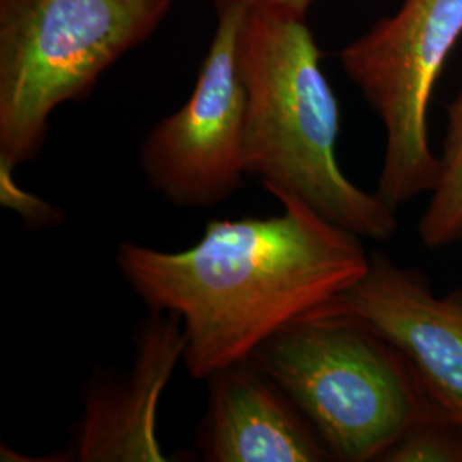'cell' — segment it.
Segmentation results:
<instances>
[{"label":"cell","mask_w":462,"mask_h":462,"mask_svg":"<svg viewBox=\"0 0 462 462\" xmlns=\"http://www.w3.org/2000/svg\"><path fill=\"white\" fill-rule=\"evenodd\" d=\"M271 217L213 219L198 244L116 248V269L151 312L182 319L189 375L208 380L252 353L300 315L362 278V238L291 196Z\"/></svg>","instance_id":"6da1fadb"},{"label":"cell","mask_w":462,"mask_h":462,"mask_svg":"<svg viewBox=\"0 0 462 462\" xmlns=\"http://www.w3.org/2000/svg\"><path fill=\"white\" fill-rule=\"evenodd\" d=\"M305 19L245 11L238 66L245 88V160L274 196H291L362 240L385 242L396 211L365 192L337 162L339 103Z\"/></svg>","instance_id":"7a4b0ae2"},{"label":"cell","mask_w":462,"mask_h":462,"mask_svg":"<svg viewBox=\"0 0 462 462\" xmlns=\"http://www.w3.org/2000/svg\"><path fill=\"white\" fill-rule=\"evenodd\" d=\"M248 360L295 402L330 461H380L433 404L399 347L337 297L286 324Z\"/></svg>","instance_id":"3957f363"},{"label":"cell","mask_w":462,"mask_h":462,"mask_svg":"<svg viewBox=\"0 0 462 462\" xmlns=\"http://www.w3.org/2000/svg\"><path fill=\"white\" fill-rule=\"evenodd\" d=\"M171 0H0V162L47 143L50 116L163 24Z\"/></svg>","instance_id":"277c9868"},{"label":"cell","mask_w":462,"mask_h":462,"mask_svg":"<svg viewBox=\"0 0 462 462\" xmlns=\"http://www.w3.org/2000/svg\"><path fill=\"white\" fill-rule=\"evenodd\" d=\"M462 36V0H402L393 16L339 51L347 79L385 129L377 196L397 211L431 192L440 171L427 133L429 103Z\"/></svg>","instance_id":"5b68a950"},{"label":"cell","mask_w":462,"mask_h":462,"mask_svg":"<svg viewBox=\"0 0 462 462\" xmlns=\"http://www.w3.org/2000/svg\"><path fill=\"white\" fill-rule=\"evenodd\" d=\"M245 11L216 14V30L189 99L160 120L141 146L149 187L183 209L216 206L248 177L245 88L238 66V36Z\"/></svg>","instance_id":"8992f818"},{"label":"cell","mask_w":462,"mask_h":462,"mask_svg":"<svg viewBox=\"0 0 462 462\" xmlns=\"http://www.w3.org/2000/svg\"><path fill=\"white\" fill-rule=\"evenodd\" d=\"M187 337L182 319L151 312L137 334L133 365L125 372H101L86 387L83 414L72 430L69 461H168L158 439V404Z\"/></svg>","instance_id":"52a82bcc"},{"label":"cell","mask_w":462,"mask_h":462,"mask_svg":"<svg viewBox=\"0 0 462 462\" xmlns=\"http://www.w3.org/2000/svg\"><path fill=\"white\" fill-rule=\"evenodd\" d=\"M337 300L399 347L430 397L462 423V290L437 297L420 271L374 252Z\"/></svg>","instance_id":"ba28073f"},{"label":"cell","mask_w":462,"mask_h":462,"mask_svg":"<svg viewBox=\"0 0 462 462\" xmlns=\"http://www.w3.org/2000/svg\"><path fill=\"white\" fill-rule=\"evenodd\" d=\"M206 382L208 410L198 430L204 461H330L310 421L248 358L217 370Z\"/></svg>","instance_id":"9c48e42d"},{"label":"cell","mask_w":462,"mask_h":462,"mask_svg":"<svg viewBox=\"0 0 462 462\" xmlns=\"http://www.w3.org/2000/svg\"><path fill=\"white\" fill-rule=\"evenodd\" d=\"M439 162V179L418 223L421 242L433 250L462 240V88L448 106L446 139Z\"/></svg>","instance_id":"30bf717a"},{"label":"cell","mask_w":462,"mask_h":462,"mask_svg":"<svg viewBox=\"0 0 462 462\" xmlns=\"http://www.w3.org/2000/svg\"><path fill=\"white\" fill-rule=\"evenodd\" d=\"M380 461L462 462V423L433 401Z\"/></svg>","instance_id":"8fae6325"},{"label":"cell","mask_w":462,"mask_h":462,"mask_svg":"<svg viewBox=\"0 0 462 462\" xmlns=\"http://www.w3.org/2000/svg\"><path fill=\"white\" fill-rule=\"evenodd\" d=\"M14 170L0 162V204L16 213L21 221L32 230H43L64 223V213L60 208L51 206L45 199L21 187L14 179Z\"/></svg>","instance_id":"7c38bea8"},{"label":"cell","mask_w":462,"mask_h":462,"mask_svg":"<svg viewBox=\"0 0 462 462\" xmlns=\"http://www.w3.org/2000/svg\"><path fill=\"white\" fill-rule=\"evenodd\" d=\"M215 7L216 14L223 13L226 9H265L274 11L284 16L297 17V19H307V13L314 0H209Z\"/></svg>","instance_id":"4fadbf2b"}]
</instances>
